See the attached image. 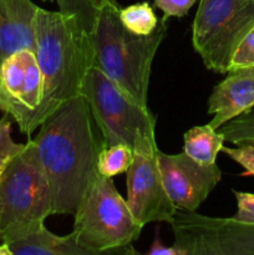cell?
Segmentation results:
<instances>
[{
  "label": "cell",
  "mask_w": 254,
  "mask_h": 255,
  "mask_svg": "<svg viewBox=\"0 0 254 255\" xmlns=\"http://www.w3.org/2000/svg\"><path fill=\"white\" fill-rule=\"evenodd\" d=\"M52 216L49 181L30 139L0 173V233L4 243L20 238Z\"/></svg>",
  "instance_id": "obj_4"
},
{
  "label": "cell",
  "mask_w": 254,
  "mask_h": 255,
  "mask_svg": "<svg viewBox=\"0 0 254 255\" xmlns=\"http://www.w3.org/2000/svg\"><path fill=\"white\" fill-rule=\"evenodd\" d=\"M35 42L42 97L30 119L27 136L64 102L79 96L94 56L91 35L76 17L61 11L37 9Z\"/></svg>",
  "instance_id": "obj_2"
},
{
  "label": "cell",
  "mask_w": 254,
  "mask_h": 255,
  "mask_svg": "<svg viewBox=\"0 0 254 255\" xmlns=\"http://www.w3.org/2000/svg\"><path fill=\"white\" fill-rule=\"evenodd\" d=\"M157 162L167 194L179 211L196 212L222 178L216 163L201 164L184 152L167 154L158 149Z\"/></svg>",
  "instance_id": "obj_11"
},
{
  "label": "cell",
  "mask_w": 254,
  "mask_h": 255,
  "mask_svg": "<svg viewBox=\"0 0 254 255\" xmlns=\"http://www.w3.org/2000/svg\"><path fill=\"white\" fill-rule=\"evenodd\" d=\"M156 139L143 138L133 148V161L127 173V206L143 228L152 222L171 224L177 207L167 194L157 162Z\"/></svg>",
  "instance_id": "obj_9"
},
{
  "label": "cell",
  "mask_w": 254,
  "mask_h": 255,
  "mask_svg": "<svg viewBox=\"0 0 254 255\" xmlns=\"http://www.w3.org/2000/svg\"><path fill=\"white\" fill-rule=\"evenodd\" d=\"M0 255H11L10 254L9 248H7V246L5 243L0 244Z\"/></svg>",
  "instance_id": "obj_27"
},
{
  "label": "cell",
  "mask_w": 254,
  "mask_h": 255,
  "mask_svg": "<svg viewBox=\"0 0 254 255\" xmlns=\"http://www.w3.org/2000/svg\"><path fill=\"white\" fill-rule=\"evenodd\" d=\"M32 141L51 189L52 214L74 216L99 176L97 159L105 147L85 97L64 102L41 122Z\"/></svg>",
  "instance_id": "obj_1"
},
{
  "label": "cell",
  "mask_w": 254,
  "mask_h": 255,
  "mask_svg": "<svg viewBox=\"0 0 254 255\" xmlns=\"http://www.w3.org/2000/svg\"><path fill=\"white\" fill-rule=\"evenodd\" d=\"M80 95L85 97L105 146L126 144L133 149L143 138L156 139V117L97 67L85 76Z\"/></svg>",
  "instance_id": "obj_6"
},
{
  "label": "cell",
  "mask_w": 254,
  "mask_h": 255,
  "mask_svg": "<svg viewBox=\"0 0 254 255\" xmlns=\"http://www.w3.org/2000/svg\"><path fill=\"white\" fill-rule=\"evenodd\" d=\"M147 254L149 255H183L181 249H178L177 247L171 246V247H164L163 244L159 241L158 234H156L153 239V243H152L151 249L147 252Z\"/></svg>",
  "instance_id": "obj_25"
},
{
  "label": "cell",
  "mask_w": 254,
  "mask_h": 255,
  "mask_svg": "<svg viewBox=\"0 0 254 255\" xmlns=\"http://www.w3.org/2000/svg\"><path fill=\"white\" fill-rule=\"evenodd\" d=\"M59 6V11L66 15H72L79 20L85 30L92 34L96 22L97 9L90 0H55Z\"/></svg>",
  "instance_id": "obj_19"
},
{
  "label": "cell",
  "mask_w": 254,
  "mask_h": 255,
  "mask_svg": "<svg viewBox=\"0 0 254 255\" xmlns=\"http://www.w3.org/2000/svg\"><path fill=\"white\" fill-rule=\"evenodd\" d=\"M217 131L223 136L224 141L237 146L243 143H254V109L226 122Z\"/></svg>",
  "instance_id": "obj_18"
},
{
  "label": "cell",
  "mask_w": 254,
  "mask_h": 255,
  "mask_svg": "<svg viewBox=\"0 0 254 255\" xmlns=\"http://www.w3.org/2000/svg\"><path fill=\"white\" fill-rule=\"evenodd\" d=\"M90 1H91V4L94 5L96 9H99V7L104 4H111V5H115V6H120L117 0H90Z\"/></svg>",
  "instance_id": "obj_26"
},
{
  "label": "cell",
  "mask_w": 254,
  "mask_h": 255,
  "mask_svg": "<svg viewBox=\"0 0 254 255\" xmlns=\"http://www.w3.org/2000/svg\"><path fill=\"white\" fill-rule=\"evenodd\" d=\"M119 11L120 6L111 4H104L97 9L91 34L92 66L147 107L152 61L166 36L168 17L163 15L151 35L141 36L124 26Z\"/></svg>",
  "instance_id": "obj_3"
},
{
  "label": "cell",
  "mask_w": 254,
  "mask_h": 255,
  "mask_svg": "<svg viewBox=\"0 0 254 255\" xmlns=\"http://www.w3.org/2000/svg\"><path fill=\"white\" fill-rule=\"evenodd\" d=\"M42 1H46V0H42Z\"/></svg>",
  "instance_id": "obj_30"
},
{
  "label": "cell",
  "mask_w": 254,
  "mask_h": 255,
  "mask_svg": "<svg viewBox=\"0 0 254 255\" xmlns=\"http://www.w3.org/2000/svg\"><path fill=\"white\" fill-rule=\"evenodd\" d=\"M119 15L120 20L127 30L141 36L151 35L156 30L159 21L152 6L147 1L128 5L124 9L120 7Z\"/></svg>",
  "instance_id": "obj_16"
},
{
  "label": "cell",
  "mask_w": 254,
  "mask_h": 255,
  "mask_svg": "<svg viewBox=\"0 0 254 255\" xmlns=\"http://www.w3.org/2000/svg\"><path fill=\"white\" fill-rule=\"evenodd\" d=\"M183 152L201 164L216 163L217 156L223 148V136L211 125L192 127L183 136Z\"/></svg>",
  "instance_id": "obj_15"
},
{
  "label": "cell",
  "mask_w": 254,
  "mask_h": 255,
  "mask_svg": "<svg viewBox=\"0 0 254 255\" xmlns=\"http://www.w3.org/2000/svg\"><path fill=\"white\" fill-rule=\"evenodd\" d=\"M12 117L5 114L0 119V168H4L15 156L24 151L26 144L15 143L11 138Z\"/></svg>",
  "instance_id": "obj_20"
},
{
  "label": "cell",
  "mask_w": 254,
  "mask_h": 255,
  "mask_svg": "<svg viewBox=\"0 0 254 255\" xmlns=\"http://www.w3.org/2000/svg\"><path fill=\"white\" fill-rule=\"evenodd\" d=\"M254 26V0H201L193 21L194 50L207 69L228 74L237 46Z\"/></svg>",
  "instance_id": "obj_7"
},
{
  "label": "cell",
  "mask_w": 254,
  "mask_h": 255,
  "mask_svg": "<svg viewBox=\"0 0 254 255\" xmlns=\"http://www.w3.org/2000/svg\"><path fill=\"white\" fill-rule=\"evenodd\" d=\"M11 255H91L80 247L74 232L59 237L40 224L20 238L5 243Z\"/></svg>",
  "instance_id": "obj_14"
},
{
  "label": "cell",
  "mask_w": 254,
  "mask_h": 255,
  "mask_svg": "<svg viewBox=\"0 0 254 255\" xmlns=\"http://www.w3.org/2000/svg\"><path fill=\"white\" fill-rule=\"evenodd\" d=\"M42 97V76L36 54L14 52L0 64V110L10 115L26 134L30 119Z\"/></svg>",
  "instance_id": "obj_10"
},
{
  "label": "cell",
  "mask_w": 254,
  "mask_h": 255,
  "mask_svg": "<svg viewBox=\"0 0 254 255\" xmlns=\"http://www.w3.org/2000/svg\"><path fill=\"white\" fill-rule=\"evenodd\" d=\"M37 9L31 0H0V64L20 50L36 51Z\"/></svg>",
  "instance_id": "obj_13"
},
{
  "label": "cell",
  "mask_w": 254,
  "mask_h": 255,
  "mask_svg": "<svg viewBox=\"0 0 254 255\" xmlns=\"http://www.w3.org/2000/svg\"><path fill=\"white\" fill-rule=\"evenodd\" d=\"M133 161V149L126 144L105 146L97 159V171L101 176L112 178L128 171Z\"/></svg>",
  "instance_id": "obj_17"
},
{
  "label": "cell",
  "mask_w": 254,
  "mask_h": 255,
  "mask_svg": "<svg viewBox=\"0 0 254 255\" xmlns=\"http://www.w3.org/2000/svg\"><path fill=\"white\" fill-rule=\"evenodd\" d=\"M1 171H2V169H1V168H0V173H1Z\"/></svg>",
  "instance_id": "obj_29"
},
{
  "label": "cell",
  "mask_w": 254,
  "mask_h": 255,
  "mask_svg": "<svg viewBox=\"0 0 254 255\" xmlns=\"http://www.w3.org/2000/svg\"><path fill=\"white\" fill-rule=\"evenodd\" d=\"M74 217L77 244L91 255L136 254L132 243L138 239L142 227L111 178L99 173Z\"/></svg>",
  "instance_id": "obj_5"
},
{
  "label": "cell",
  "mask_w": 254,
  "mask_h": 255,
  "mask_svg": "<svg viewBox=\"0 0 254 255\" xmlns=\"http://www.w3.org/2000/svg\"><path fill=\"white\" fill-rule=\"evenodd\" d=\"M171 226L183 255H254V224L178 209Z\"/></svg>",
  "instance_id": "obj_8"
},
{
  "label": "cell",
  "mask_w": 254,
  "mask_h": 255,
  "mask_svg": "<svg viewBox=\"0 0 254 255\" xmlns=\"http://www.w3.org/2000/svg\"><path fill=\"white\" fill-rule=\"evenodd\" d=\"M4 243V241H2V237H1V233H0V244Z\"/></svg>",
  "instance_id": "obj_28"
},
{
  "label": "cell",
  "mask_w": 254,
  "mask_h": 255,
  "mask_svg": "<svg viewBox=\"0 0 254 255\" xmlns=\"http://www.w3.org/2000/svg\"><path fill=\"white\" fill-rule=\"evenodd\" d=\"M154 5L163 11L167 17H183L188 14L196 0H153Z\"/></svg>",
  "instance_id": "obj_24"
},
{
  "label": "cell",
  "mask_w": 254,
  "mask_h": 255,
  "mask_svg": "<svg viewBox=\"0 0 254 255\" xmlns=\"http://www.w3.org/2000/svg\"><path fill=\"white\" fill-rule=\"evenodd\" d=\"M253 107L254 66L232 70L209 96L208 114L213 115L209 125L218 129Z\"/></svg>",
  "instance_id": "obj_12"
},
{
  "label": "cell",
  "mask_w": 254,
  "mask_h": 255,
  "mask_svg": "<svg viewBox=\"0 0 254 255\" xmlns=\"http://www.w3.org/2000/svg\"><path fill=\"white\" fill-rule=\"evenodd\" d=\"M222 151L246 169L243 176H254V143L238 144L236 148L223 146Z\"/></svg>",
  "instance_id": "obj_22"
},
{
  "label": "cell",
  "mask_w": 254,
  "mask_h": 255,
  "mask_svg": "<svg viewBox=\"0 0 254 255\" xmlns=\"http://www.w3.org/2000/svg\"><path fill=\"white\" fill-rule=\"evenodd\" d=\"M248 66H254V26L247 32L237 46L232 56L229 71Z\"/></svg>",
  "instance_id": "obj_21"
},
{
  "label": "cell",
  "mask_w": 254,
  "mask_h": 255,
  "mask_svg": "<svg viewBox=\"0 0 254 255\" xmlns=\"http://www.w3.org/2000/svg\"><path fill=\"white\" fill-rule=\"evenodd\" d=\"M233 193L238 206V211L233 218L243 223L254 224V194L237 191H233Z\"/></svg>",
  "instance_id": "obj_23"
}]
</instances>
